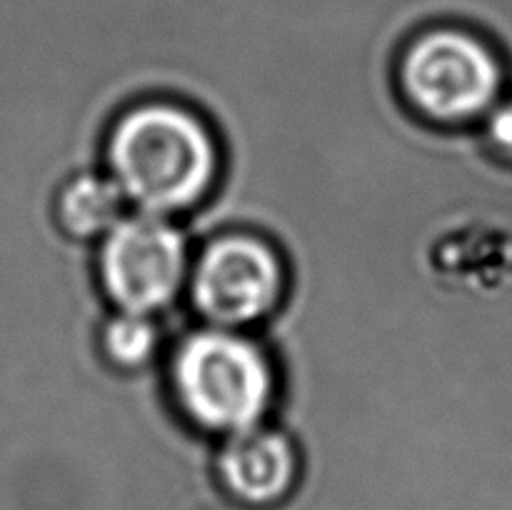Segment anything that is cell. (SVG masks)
Wrapping results in <instances>:
<instances>
[{"mask_svg": "<svg viewBox=\"0 0 512 510\" xmlns=\"http://www.w3.org/2000/svg\"><path fill=\"white\" fill-rule=\"evenodd\" d=\"M490 138L500 145V148L510 150L512 153V105L495 110L490 118Z\"/></svg>", "mask_w": 512, "mask_h": 510, "instance_id": "obj_9", "label": "cell"}, {"mask_svg": "<svg viewBox=\"0 0 512 510\" xmlns=\"http://www.w3.org/2000/svg\"><path fill=\"white\" fill-rule=\"evenodd\" d=\"M173 385L185 413L203 428H253L273 395L263 353L228 330L190 335L173 360Z\"/></svg>", "mask_w": 512, "mask_h": 510, "instance_id": "obj_2", "label": "cell"}, {"mask_svg": "<svg viewBox=\"0 0 512 510\" xmlns=\"http://www.w3.org/2000/svg\"><path fill=\"white\" fill-rule=\"evenodd\" d=\"M283 290V270L268 245L223 238L210 245L193 275V300L205 318L233 328L268 313Z\"/></svg>", "mask_w": 512, "mask_h": 510, "instance_id": "obj_5", "label": "cell"}, {"mask_svg": "<svg viewBox=\"0 0 512 510\" xmlns=\"http://www.w3.org/2000/svg\"><path fill=\"white\" fill-rule=\"evenodd\" d=\"M123 190L115 180L83 175L73 180L60 195V223L80 238L113 230L123 208Z\"/></svg>", "mask_w": 512, "mask_h": 510, "instance_id": "obj_7", "label": "cell"}, {"mask_svg": "<svg viewBox=\"0 0 512 510\" xmlns=\"http://www.w3.org/2000/svg\"><path fill=\"white\" fill-rule=\"evenodd\" d=\"M108 158L125 198L155 215L203 198L218 168L208 130L173 105H145L123 115L110 135Z\"/></svg>", "mask_w": 512, "mask_h": 510, "instance_id": "obj_1", "label": "cell"}, {"mask_svg": "<svg viewBox=\"0 0 512 510\" xmlns=\"http://www.w3.org/2000/svg\"><path fill=\"white\" fill-rule=\"evenodd\" d=\"M105 350L110 358L120 365H140L153 355L158 333L153 323L145 318V313L123 310L118 318H113L105 328Z\"/></svg>", "mask_w": 512, "mask_h": 510, "instance_id": "obj_8", "label": "cell"}, {"mask_svg": "<svg viewBox=\"0 0 512 510\" xmlns=\"http://www.w3.org/2000/svg\"><path fill=\"white\" fill-rule=\"evenodd\" d=\"M183 235L155 213L118 220L105 233L100 278L123 310L145 313L173 300L183 283Z\"/></svg>", "mask_w": 512, "mask_h": 510, "instance_id": "obj_4", "label": "cell"}, {"mask_svg": "<svg viewBox=\"0 0 512 510\" xmlns=\"http://www.w3.org/2000/svg\"><path fill=\"white\" fill-rule=\"evenodd\" d=\"M405 95L435 120H465L493 103L500 70L483 43L460 30H433L410 45L400 68Z\"/></svg>", "mask_w": 512, "mask_h": 510, "instance_id": "obj_3", "label": "cell"}, {"mask_svg": "<svg viewBox=\"0 0 512 510\" xmlns=\"http://www.w3.org/2000/svg\"><path fill=\"white\" fill-rule=\"evenodd\" d=\"M220 473L235 495L250 503H268L293 483L295 453L283 435L253 425L228 440L220 455Z\"/></svg>", "mask_w": 512, "mask_h": 510, "instance_id": "obj_6", "label": "cell"}]
</instances>
